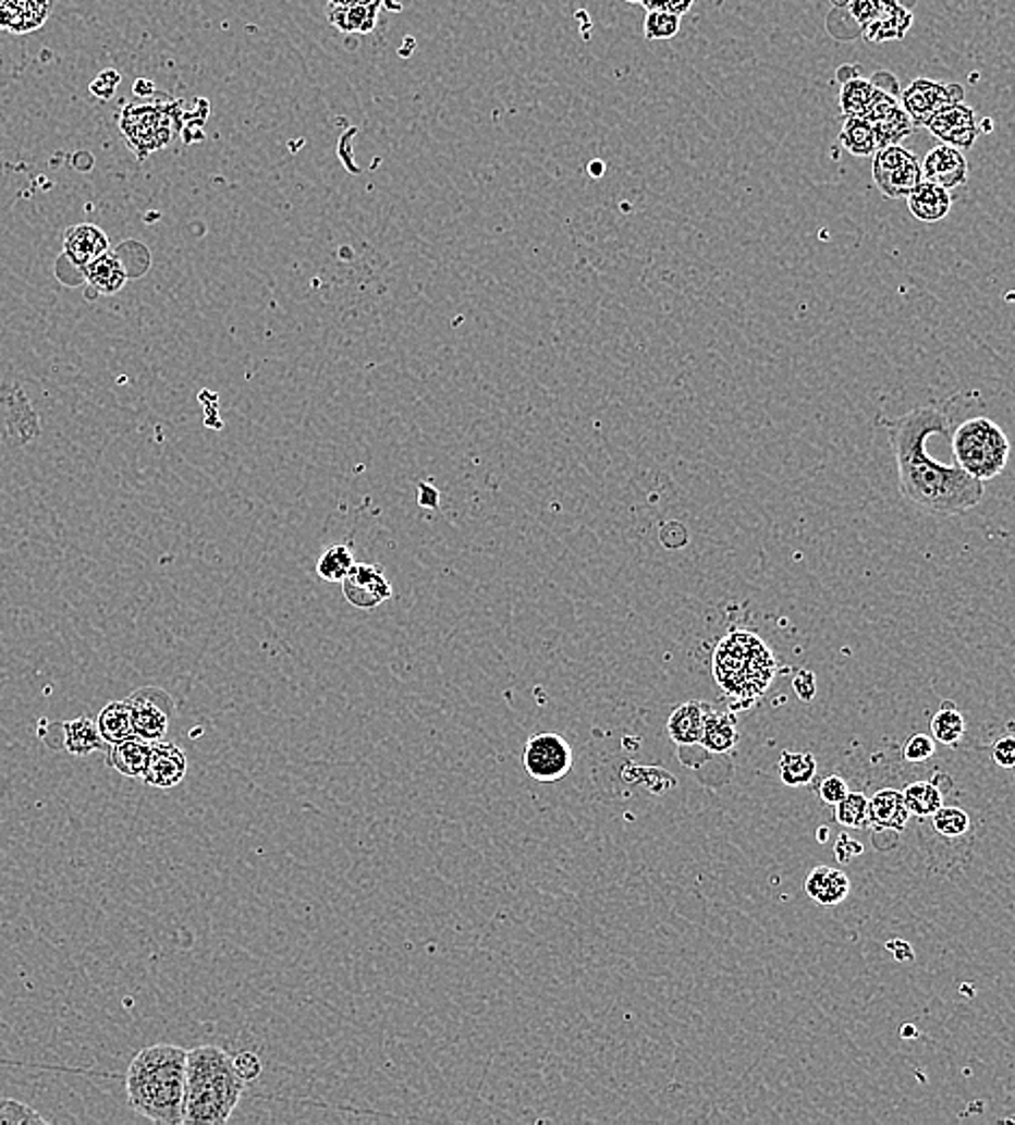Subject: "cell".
Returning a JSON list of instances; mask_svg holds the SVG:
<instances>
[{
	"instance_id": "9f6ffc18",
	"label": "cell",
	"mask_w": 1015,
	"mask_h": 1125,
	"mask_svg": "<svg viewBox=\"0 0 1015 1125\" xmlns=\"http://www.w3.org/2000/svg\"><path fill=\"white\" fill-rule=\"evenodd\" d=\"M846 2H848V0H832V4H834V7H839V9H841V7H846Z\"/></svg>"
},
{
	"instance_id": "74e56055",
	"label": "cell",
	"mask_w": 1015,
	"mask_h": 1125,
	"mask_svg": "<svg viewBox=\"0 0 1015 1125\" xmlns=\"http://www.w3.org/2000/svg\"><path fill=\"white\" fill-rule=\"evenodd\" d=\"M0 1124H46V1120L22 1102L0 1098Z\"/></svg>"
},
{
	"instance_id": "f1b7e54d",
	"label": "cell",
	"mask_w": 1015,
	"mask_h": 1125,
	"mask_svg": "<svg viewBox=\"0 0 1015 1125\" xmlns=\"http://www.w3.org/2000/svg\"><path fill=\"white\" fill-rule=\"evenodd\" d=\"M839 139L851 157L872 159L875 152L879 150L875 131L864 118H845V126H843Z\"/></svg>"
},
{
	"instance_id": "3957f363",
	"label": "cell",
	"mask_w": 1015,
	"mask_h": 1125,
	"mask_svg": "<svg viewBox=\"0 0 1015 1125\" xmlns=\"http://www.w3.org/2000/svg\"><path fill=\"white\" fill-rule=\"evenodd\" d=\"M245 1080L236 1074L232 1056L219 1045L186 1050L182 1122L223 1125L239 1106Z\"/></svg>"
},
{
	"instance_id": "9a60e30c",
	"label": "cell",
	"mask_w": 1015,
	"mask_h": 1125,
	"mask_svg": "<svg viewBox=\"0 0 1015 1125\" xmlns=\"http://www.w3.org/2000/svg\"><path fill=\"white\" fill-rule=\"evenodd\" d=\"M920 169L922 180H929L946 191H955L968 182V161L964 152L944 144L927 152Z\"/></svg>"
},
{
	"instance_id": "cb8c5ba5",
	"label": "cell",
	"mask_w": 1015,
	"mask_h": 1125,
	"mask_svg": "<svg viewBox=\"0 0 1015 1125\" xmlns=\"http://www.w3.org/2000/svg\"><path fill=\"white\" fill-rule=\"evenodd\" d=\"M85 276H87V282L91 284V289L102 295H115L129 282V271L124 267V260L120 258L118 252H111V249L105 252L100 258H96L85 269Z\"/></svg>"
},
{
	"instance_id": "d6986e66",
	"label": "cell",
	"mask_w": 1015,
	"mask_h": 1125,
	"mask_svg": "<svg viewBox=\"0 0 1015 1125\" xmlns=\"http://www.w3.org/2000/svg\"><path fill=\"white\" fill-rule=\"evenodd\" d=\"M914 17L912 13L898 4V0H883L881 11L875 20H870L866 26H861V35L870 44H883L892 39H903L907 30L912 28Z\"/></svg>"
},
{
	"instance_id": "6f0895ef",
	"label": "cell",
	"mask_w": 1015,
	"mask_h": 1125,
	"mask_svg": "<svg viewBox=\"0 0 1015 1125\" xmlns=\"http://www.w3.org/2000/svg\"><path fill=\"white\" fill-rule=\"evenodd\" d=\"M626 2H641V0H626Z\"/></svg>"
},
{
	"instance_id": "f5cc1de1",
	"label": "cell",
	"mask_w": 1015,
	"mask_h": 1125,
	"mask_svg": "<svg viewBox=\"0 0 1015 1125\" xmlns=\"http://www.w3.org/2000/svg\"><path fill=\"white\" fill-rule=\"evenodd\" d=\"M353 0H328V9H339V7H346Z\"/></svg>"
},
{
	"instance_id": "2e32d148",
	"label": "cell",
	"mask_w": 1015,
	"mask_h": 1125,
	"mask_svg": "<svg viewBox=\"0 0 1015 1125\" xmlns=\"http://www.w3.org/2000/svg\"><path fill=\"white\" fill-rule=\"evenodd\" d=\"M63 252L72 265L85 271L96 258L109 252V236L94 223H78L65 232Z\"/></svg>"
},
{
	"instance_id": "7402d4cb",
	"label": "cell",
	"mask_w": 1015,
	"mask_h": 1125,
	"mask_svg": "<svg viewBox=\"0 0 1015 1125\" xmlns=\"http://www.w3.org/2000/svg\"><path fill=\"white\" fill-rule=\"evenodd\" d=\"M383 0H353L346 7L328 9L330 24L344 35H368L377 26Z\"/></svg>"
},
{
	"instance_id": "1f68e13d",
	"label": "cell",
	"mask_w": 1015,
	"mask_h": 1125,
	"mask_svg": "<svg viewBox=\"0 0 1015 1125\" xmlns=\"http://www.w3.org/2000/svg\"><path fill=\"white\" fill-rule=\"evenodd\" d=\"M901 795L907 811L918 818H929L944 805V793L933 782H914Z\"/></svg>"
},
{
	"instance_id": "277c9868",
	"label": "cell",
	"mask_w": 1015,
	"mask_h": 1125,
	"mask_svg": "<svg viewBox=\"0 0 1015 1125\" xmlns=\"http://www.w3.org/2000/svg\"><path fill=\"white\" fill-rule=\"evenodd\" d=\"M712 673L734 708H749L778 675V660L756 633L734 631L723 637L712 656Z\"/></svg>"
},
{
	"instance_id": "e0dca14e",
	"label": "cell",
	"mask_w": 1015,
	"mask_h": 1125,
	"mask_svg": "<svg viewBox=\"0 0 1015 1125\" xmlns=\"http://www.w3.org/2000/svg\"><path fill=\"white\" fill-rule=\"evenodd\" d=\"M738 723L734 712L714 710L710 704H704V723H701V741L706 751L710 754H730L738 745Z\"/></svg>"
},
{
	"instance_id": "30bf717a",
	"label": "cell",
	"mask_w": 1015,
	"mask_h": 1125,
	"mask_svg": "<svg viewBox=\"0 0 1015 1125\" xmlns=\"http://www.w3.org/2000/svg\"><path fill=\"white\" fill-rule=\"evenodd\" d=\"M861 118L872 126L879 150L888 148V146H901V142L907 139L916 131L914 122L903 111L901 102L890 91L879 87L877 83H875V94L870 98V105Z\"/></svg>"
},
{
	"instance_id": "ba28073f",
	"label": "cell",
	"mask_w": 1015,
	"mask_h": 1125,
	"mask_svg": "<svg viewBox=\"0 0 1015 1125\" xmlns=\"http://www.w3.org/2000/svg\"><path fill=\"white\" fill-rule=\"evenodd\" d=\"M872 180L890 199H903L918 182H922L920 161L903 146H888L872 157Z\"/></svg>"
},
{
	"instance_id": "9c48e42d",
	"label": "cell",
	"mask_w": 1015,
	"mask_h": 1125,
	"mask_svg": "<svg viewBox=\"0 0 1015 1125\" xmlns=\"http://www.w3.org/2000/svg\"><path fill=\"white\" fill-rule=\"evenodd\" d=\"M133 714L135 736L157 743L168 736L171 717L175 712V701L170 693L157 686H144L131 693L126 699Z\"/></svg>"
},
{
	"instance_id": "db71d44e",
	"label": "cell",
	"mask_w": 1015,
	"mask_h": 1125,
	"mask_svg": "<svg viewBox=\"0 0 1015 1125\" xmlns=\"http://www.w3.org/2000/svg\"><path fill=\"white\" fill-rule=\"evenodd\" d=\"M828 837H830V829H828V827H821V829H819V842H828Z\"/></svg>"
},
{
	"instance_id": "603a6c76",
	"label": "cell",
	"mask_w": 1015,
	"mask_h": 1125,
	"mask_svg": "<svg viewBox=\"0 0 1015 1125\" xmlns=\"http://www.w3.org/2000/svg\"><path fill=\"white\" fill-rule=\"evenodd\" d=\"M806 892L819 905H841L851 892V881L843 870L830 866H817L806 879Z\"/></svg>"
},
{
	"instance_id": "6da1fadb",
	"label": "cell",
	"mask_w": 1015,
	"mask_h": 1125,
	"mask_svg": "<svg viewBox=\"0 0 1015 1125\" xmlns=\"http://www.w3.org/2000/svg\"><path fill=\"white\" fill-rule=\"evenodd\" d=\"M955 399L916 407L898 418L879 420L896 462L898 489L909 504L931 515H964L986 498V485L957 464H940L929 455V438L951 433Z\"/></svg>"
},
{
	"instance_id": "60d3db41",
	"label": "cell",
	"mask_w": 1015,
	"mask_h": 1125,
	"mask_svg": "<svg viewBox=\"0 0 1015 1125\" xmlns=\"http://www.w3.org/2000/svg\"><path fill=\"white\" fill-rule=\"evenodd\" d=\"M232 1063H234V1069L236 1074L245 1080V1083H254L260 1078L262 1074V1063L260 1059L254 1054V1052H241L236 1056H232Z\"/></svg>"
},
{
	"instance_id": "5bb4252c",
	"label": "cell",
	"mask_w": 1015,
	"mask_h": 1125,
	"mask_svg": "<svg viewBox=\"0 0 1015 1125\" xmlns=\"http://www.w3.org/2000/svg\"><path fill=\"white\" fill-rule=\"evenodd\" d=\"M186 769H188L186 754L178 745L168 743L163 738V741L152 743L150 758H148V765H146V771H144L142 780L148 786H152V788L168 791V788H173V786L184 782Z\"/></svg>"
},
{
	"instance_id": "f907efd6",
	"label": "cell",
	"mask_w": 1015,
	"mask_h": 1125,
	"mask_svg": "<svg viewBox=\"0 0 1015 1125\" xmlns=\"http://www.w3.org/2000/svg\"><path fill=\"white\" fill-rule=\"evenodd\" d=\"M135 94H137V96H146V98H148V96H152V94H155V85H152L150 81H137V83H135Z\"/></svg>"
},
{
	"instance_id": "52a82bcc",
	"label": "cell",
	"mask_w": 1015,
	"mask_h": 1125,
	"mask_svg": "<svg viewBox=\"0 0 1015 1125\" xmlns=\"http://www.w3.org/2000/svg\"><path fill=\"white\" fill-rule=\"evenodd\" d=\"M522 762L533 780L541 784H554L572 771L574 756L570 743L563 736L554 732H543L526 741Z\"/></svg>"
},
{
	"instance_id": "ac0fdd59",
	"label": "cell",
	"mask_w": 1015,
	"mask_h": 1125,
	"mask_svg": "<svg viewBox=\"0 0 1015 1125\" xmlns=\"http://www.w3.org/2000/svg\"><path fill=\"white\" fill-rule=\"evenodd\" d=\"M905 199H907V208H909L912 217L922 223H938V221L946 219L953 208L951 191H946L929 180L918 182L905 195Z\"/></svg>"
},
{
	"instance_id": "4316f807",
	"label": "cell",
	"mask_w": 1015,
	"mask_h": 1125,
	"mask_svg": "<svg viewBox=\"0 0 1015 1125\" xmlns=\"http://www.w3.org/2000/svg\"><path fill=\"white\" fill-rule=\"evenodd\" d=\"M63 730V749L72 756L85 758L94 751H100L107 743L102 741L98 725L89 717H78L74 721L61 723Z\"/></svg>"
},
{
	"instance_id": "836d02e7",
	"label": "cell",
	"mask_w": 1015,
	"mask_h": 1125,
	"mask_svg": "<svg viewBox=\"0 0 1015 1125\" xmlns=\"http://www.w3.org/2000/svg\"><path fill=\"white\" fill-rule=\"evenodd\" d=\"M929 818H931L933 829L938 831V835L946 837V840L964 837L970 831V824H973L970 814L966 809H962V807H955V805H942Z\"/></svg>"
},
{
	"instance_id": "83f0119b",
	"label": "cell",
	"mask_w": 1015,
	"mask_h": 1125,
	"mask_svg": "<svg viewBox=\"0 0 1015 1125\" xmlns=\"http://www.w3.org/2000/svg\"><path fill=\"white\" fill-rule=\"evenodd\" d=\"M96 725H98V732L102 736V741L107 745H115L129 736L135 734L133 730V714H131V706L129 701H111L107 704L98 719H96Z\"/></svg>"
},
{
	"instance_id": "d4e9b609",
	"label": "cell",
	"mask_w": 1015,
	"mask_h": 1125,
	"mask_svg": "<svg viewBox=\"0 0 1015 1125\" xmlns=\"http://www.w3.org/2000/svg\"><path fill=\"white\" fill-rule=\"evenodd\" d=\"M152 743L144 741L139 736H129L115 745H111L109 751V767L115 769L124 778H142L150 758Z\"/></svg>"
},
{
	"instance_id": "4dcf8cb0",
	"label": "cell",
	"mask_w": 1015,
	"mask_h": 1125,
	"mask_svg": "<svg viewBox=\"0 0 1015 1125\" xmlns=\"http://www.w3.org/2000/svg\"><path fill=\"white\" fill-rule=\"evenodd\" d=\"M817 771H819V765L812 754L784 751L780 758V778L791 788L812 784V780L817 778Z\"/></svg>"
},
{
	"instance_id": "f546056e",
	"label": "cell",
	"mask_w": 1015,
	"mask_h": 1125,
	"mask_svg": "<svg viewBox=\"0 0 1015 1125\" xmlns=\"http://www.w3.org/2000/svg\"><path fill=\"white\" fill-rule=\"evenodd\" d=\"M966 734V719L953 701H944L931 719V738L940 745H957Z\"/></svg>"
},
{
	"instance_id": "b9f144b4",
	"label": "cell",
	"mask_w": 1015,
	"mask_h": 1125,
	"mask_svg": "<svg viewBox=\"0 0 1015 1125\" xmlns=\"http://www.w3.org/2000/svg\"><path fill=\"white\" fill-rule=\"evenodd\" d=\"M846 793H848V784L841 775H828L819 784V797L823 804L836 805L845 799Z\"/></svg>"
},
{
	"instance_id": "ffe728a7",
	"label": "cell",
	"mask_w": 1015,
	"mask_h": 1125,
	"mask_svg": "<svg viewBox=\"0 0 1015 1125\" xmlns=\"http://www.w3.org/2000/svg\"><path fill=\"white\" fill-rule=\"evenodd\" d=\"M912 814L907 811L903 795L894 788H883L875 797L868 799V814H866V827L875 829H888V831H903L909 822Z\"/></svg>"
},
{
	"instance_id": "ee69618b",
	"label": "cell",
	"mask_w": 1015,
	"mask_h": 1125,
	"mask_svg": "<svg viewBox=\"0 0 1015 1125\" xmlns=\"http://www.w3.org/2000/svg\"><path fill=\"white\" fill-rule=\"evenodd\" d=\"M992 756H994V762L1003 769H1014L1015 767V741L1014 736H1005V738H999L992 747Z\"/></svg>"
},
{
	"instance_id": "8fae6325",
	"label": "cell",
	"mask_w": 1015,
	"mask_h": 1125,
	"mask_svg": "<svg viewBox=\"0 0 1015 1125\" xmlns=\"http://www.w3.org/2000/svg\"><path fill=\"white\" fill-rule=\"evenodd\" d=\"M925 129H929L931 135L935 139H940L944 146H951L959 152L970 150L981 135V129L977 124V113L964 100L935 111L925 122Z\"/></svg>"
},
{
	"instance_id": "4fadbf2b",
	"label": "cell",
	"mask_w": 1015,
	"mask_h": 1125,
	"mask_svg": "<svg viewBox=\"0 0 1015 1125\" xmlns=\"http://www.w3.org/2000/svg\"><path fill=\"white\" fill-rule=\"evenodd\" d=\"M340 585L344 600L355 609L370 611L392 598V585L386 578V572L377 565L353 563Z\"/></svg>"
},
{
	"instance_id": "7bdbcfd3",
	"label": "cell",
	"mask_w": 1015,
	"mask_h": 1125,
	"mask_svg": "<svg viewBox=\"0 0 1015 1125\" xmlns=\"http://www.w3.org/2000/svg\"><path fill=\"white\" fill-rule=\"evenodd\" d=\"M120 81H122V76H120L115 70H111V68H109V70H105V72H100V74L96 76V81L89 85V91H91L96 98H100V100H109V98H113V96H115Z\"/></svg>"
},
{
	"instance_id": "e575fe53",
	"label": "cell",
	"mask_w": 1015,
	"mask_h": 1125,
	"mask_svg": "<svg viewBox=\"0 0 1015 1125\" xmlns=\"http://www.w3.org/2000/svg\"><path fill=\"white\" fill-rule=\"evenodd\" d=\"M353 550L348 546H330L323 550V554L317 561V574L328 583H342V578L348 574L353 565Z\"/></svg>"
},
{
	"instance_id": "7a4b0ae2",
	"label": "cell",
	"mask_w": 1015,
	"mask_h": 1125,
	"mask_svg": "<svg viewBox=\"0 0 1015 1125\" xmlns=\"http://www.w3.org/2000/svg\"><path fill=\"white\" fill-rule=\"evenodd\" d=\"M186 1050L173 1043L144 1048L126 1072V1098L135 1113L161 1125H180Z\"/></svg>"
},
{
	"instance_id": "d6a6232c",
	"label": "cell",
	"mask_w": 1015,
	"mask_h": 1125,
	"mask_svg": "<svg viewBox=\"0 0 1015 1125\" xmlns=\"http://www.w3.org/2000/svg\"><path fill=\"white\" fill-rule=\"evenodd\" d=\"M875 94V83L861 76H851L841 87V111L845 118H861Z\"/></svg>"
},
{
	"instance_id": "d590c367",
	"label": "cell",
	"mask_w": 1015,
	"mask_h": 1125,
	"mask_svg": "<svg viewBox=\"0 0 1015 1125\" xmlns=\"http://www.w3.org/2000/svg\"><path fill=\"white\" fill-rule=\"evenodd\" d=\"M680 30V15L668 9H650L644 22L646 39L650 41H665L674 39Z\"/></svg>"
},
{
	"instance_id": "44dd1931",
	"label": "cell",
	"mask_w": 1015,
	"mask_h": 1125,
	"mask_svg": "<svg viewBox=\"0 0 1015 1125\" xmlns=\"http://www.w3.org/2000/svg\"><path fill=\"white\" fill-rule=\"evenodd\" d=\"M50 0H0V28L28 33L39 28L50 13Z\"/></svg>"
},
{
	"instance_id": "c3c4849f",
	"label": "cell",
	"mask_w": 1015,
	"mask_h": 1125,
	"mask_svg": "<svg viewBox=\"0 0 1015 1125\" xmlns=\"http://www.w3.org/2000/svg\"><path fill=\"white\" fill-rule=\"evenodd\" d=\"M641 2L648 7V11L650 9H668V11L682 15L690 7L693 0H641Z\"/></svg>"
},
{
	"instance_id": "7c38bea8",
	"label": "cell",
	"mask_w": 1015,
	"mask_h": 1125,
	"mask_svg": "<svg viewBox=\"0 0 1015 1125\" xmlns=\"http://www.w3.org/2000/svg\"><path fill=\"white\" fill-rule=\"evenodd\" d=\"M964 100L962 85H944L931 78H916L901 94V107L914 122V126H925V122L940 111L942 107L955 105Z\"/></svg>"
},
{
	"instance_id": "f6af8a7d",
	"label": "cell",
	"mask_w": 1015,
	"mask_h": 1125,
	"mask_svg": "<svg viewBox=\"0 0 1015 1125\" xmlns=\"http://www.w3.org/2000/svg\"><path fill=\"white\" fill-rule=\"evenodd\" d=\"M793 688H795V693H797V697L802 701H806V704L812 701L815 695H817V677H815V673L806 671V669L799 671L795 675V680H793Z\"/></svg>"
},
{
	"instance_id": "bcb514c9",
	"label": "cell",
	"mask_w": 1015,
	"mask_h": 1125,
	"mask_svg": "<svg viewBox=\"0 0 1015 1125\" xmlns=\"http://www.w3.org/2000/svg\"><path fill=\"white\" fill-rule=\"evenodd\" d=\"M861 853H864V846H861L857 840H853L848 833H841V835H839L836 846H834V855H836V859H839L841 864L853 861V859H855L857 855H861Z\"/></svg>"
},
{
	"instance_id": "484cf974",
	"label": "cell",
	"mask_w": 1015,
	"mask_h": 1125,
	"mask_svg": "<svg viewBox=\"0 0 1015 1125\" xmlns=\"http://www.w3.org/2000/svg\"><path fill=\"white\" fill-rule=\"evenodd\" d=\"M701 723H704V701H684L677 706L668 721L670 738L680 747L699 745Z\"/></svg>"
},
{
	"instance_id": "816d5d0a",
	"label": "cell",
	"mask_w": 1015,
	"mask_h": 1125,
	"mask_svg": "<svg viewBox=\"0 0 1015 1125\" xmlns=\"http://www.w3.org/2000/svg\"><path fill=\"white\" fill-rule=\"evenodd\" d=\"M589 173H591V175H594V178H602V175H604V162H602V161H594V162H591V164H589Z\"/></svg>"
},
{
	"instance_id": "5b68a950",
	"label": "cell",
	"mask_w": 1015,
	"mask_h": 1125,
	"mask_svg": "<svg viewBox=\"0 0 1015 1125\" xmlns=\"http://www.w3.org/2000/svg\"><path fill=\"white\" fill-rule=\"evenodd\" d=\"M955 464L973 479L986 482L1005 473L1010 462V440L1005 431L988 416L964 420L951 438Z\"/></svg>"
},
{
	"instance_id": "f35d334b",
	"label": "cell",
	"mask_w": 1015,
	"mask_h": 1125,
	"mask_svg": "<svg viewBox=\"0 0 1015 1125\" xmlns=\"http://www.w3.org/2000/svg\"><path fill=\"white\" fill-rule=\"evenodd\" d=\"M933 754H935V741L929 734H916L903 747V758H905V762H912V765H922V762L931 760Z\"/></svg>"
},
{
	"instance_id": "11a10c76",
	"label": "cell",
	"mask_w": 1015,
	"mask_h": 1125,
	"mask_svg": "<svg viewBox=\"0 0 1015 1125\" xmlns=\"http://www.w3.org/2000/svg\"><path fill=\"white\" fill-rule=\"evenodd\" d=\"M909 1035H912V1037H914V1035H918V1030H916V1028H914V1026H905V1028H903V1037H905V1039H907V1037H909Z\"/></svg>"
},
{
	"instance_id": "8992f818",
	"label": "cell",
	"mask_w": 1015,
	"mask_h": 1125,
	"mask_svg": "<svg viewBox=\"0 0 1015 1125\" xmlns=\"http://www.w3.org/2000/svg\"><path fill=\"white\" fill-rule=\"evenodd\" d=\"M182 129L180 100H144L131 102L120 113V131L124 142L139 161L166 150Z\"/></svg>"
},
{
	"instance_id": "7dc6e473",
	"label": "cell",
	"mask_w": 1015,
	"mask_h": 1125,
	"mask_svg": "<svg viewBox=\"0 0 1015 1125\" xmlns=\"http://www.w3.org/2000/svg\"><path fill=\"white\" fill-rule=\"evenodd\" d=\"M885 951H888V953H892V955H894V959H896L898 964L914 962V957H916V955H914L912 944H909V942H905V940H890V942H885Z\"/></svg>"
},
{
	"instance_id": "8d00e7d4",
	"label": "cell",
	"mask_w": 1015,
	"mask_h": 1125,
	"mask_svg": "<svg viewBox=\"0 0 1015 1125\" xmlns=\"http://www.w3.org/2000/svg\"><path fill=\"white\" fill-rule=\"evenodd\" d=\"M836 822H841L846 829H859L866 827V814H868V799L861 793H846L845 799L834 805Z\"/></svg>"
},
{
	"instance_id": "681fc988",
	"label": "cell",
	"mask_w": 1015,
	"mask_h": 1125,
	"mask_svg": "<svg viewBox=\"0 0 1015 1125\" xmlns=\"http://www.w3.org/2000/svg\"><path fill=\"white\" fill-rule=\"evenodd\" d=\"M418 500H420V504H423V506H431V509H433V506H438L440 493H438V489H433L431 485H427V482H425V485H420V489H418Z\"/></svg>"
},
{
	"instance_id": "ab89813d",
	"label": "cell",
	"mask_w": 1015,
	"mask_h": 1125,
	"mask_svg": "<svg viewBox=\"0 0 1015 1125\" xmlns=\"http://www.w3.org/2000/svg\"><path fill=\"white\" fill-rule=\"evenodd\" d=\"M881 4H883V0H848L846 9H848L853 22L861 28L870 20L877 17V13L881 11Z\"/></svg>"
}]
</instances>
